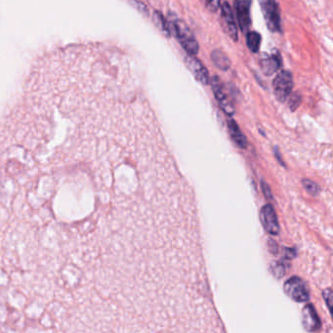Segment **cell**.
<instances>
[{
  "mask_svg": "<svg viewBox=\"0 0 333 333\" xmlns=\"http://www.w3.org/2000/svg\"><path fill=\"white\" fill-rule=\"evenodd\" d=\"M274 93L280 103L286 101L293 88V76L288 71H282L276 76L273 82Z\"/></svg>",
  "mask_w": 333,
  "mask_h": 333,
  "instance_id": "cell-3",
  "label": "cell"
},
{
  "mask_svg": "<svg viewBox=\"0 0 333 333\" xmlns=\"http://www.w3.org/2000/svg\"><path fill=\"white\" fill-rule=\"evenodd\" d=\"M260 67L266 75H272L278 72L280 67V57L279 55H274L263 59L260 62Z\"/></svg>",
  "mask_w": 333,
  "mask_h": 333,
  "instance_id": "cell-11",
  "label": "cell"
},
{
  "mask_svg": "<svg viewBox=\"0 0 333 333\" xmlns=\"http://www.w3.org/2000/svg\"><path fill=\"white\" fill-rule=\"evenodd\" d=\"M283 289L287 296L298 303L307 302L310 298V292L306 283L297 277L289 278L284 283Z\"/></svg>",
  "mask_w": 333,
  "mask_h": 333,
  "instance_id": "cell-4",
  "label": "cell"
},
{
  "mask_svg": "<svg viewBox=\"0 0 333 333\" xmlns=\"http://www.w3.org/2000/svg\"><path fill=\"white\" fill-rule=\"evenodd\" d=\"M173 29L186 52L189 55H197L199 52V43L185 22L182 20H175L173 23Z\"/></svg>",
  "mask_w": 333,
  "mask_h": 333,
  "instance_id": "cell-1",
  "label": "cell"
},
{
  "mask_svg": "<svg viewBox=\"0 0 333 333\" xmlns=\"http://www.w3.org/2000/svg\"><path fill=\"white\" fill-rule=\"evenodd\" d=\"M222 12H221V25H222L224 32L232 38L235 42L239 39L238 28L234 19V15L231 9V6L228 2H224L222 5Z\"/></svg>",
  "mask_w": 333,
  "mask_h": 333,
  "instance_id": "cell-5",
  "label": "cell"
},
{
  "mask_svg": "<svg viewBox=\"0 0 333 333\" xmlns=\"http://www.w3.org/2000/svg\"><path fill=\"white\" fill-rule=\"evenodd\" d=\"M228 128H229V132H230V135H231L233 141L237 144V146L240 148H245L247 145V141H246L244 135L242 134V132L239 128L237 122L233 119H229Z\"/></svg>",
  "mask_w": 333,
  "mask_h": 333,
  "instance_id": "cell-12",
  "label": "cell"
},
{
  "mask_svg": "<svg viewBox=\"0 0 333 333\" xmlns=\"http://www.w3.org/2000/svg\"><path fill=\"white\" fill-rule=\"evenodd\" d=\"M211 86H212V90H213L214 95H215V98L217 99V101H218L220 107L222 108L223 111H225V113H227L228 115H233L235 113L234 106L230 102V100L228 99L226 93L224 92L222 83H221L218 76H213L212 77Z\"/></svg>",
  "mask_w": 333,
  "mask_h": 333,
  "instance_id": "cell-8",
  "label": "cell"
},
{
  "mask_svg": "<svg viewBox=\"0 0 333 333\" xmlns=\"http://www.w3.org/2000/svg\"><path fill=\"white\" fill-rule=\"evenodd\" d=\"M252 0H236L237 17L240 24V28L243 33H246L251 25L250 8Z\"/></svg>",
  "mask_w": 333,
  "mask_h": 333,
  "instance_id": "cell-9",
  "label": "cell"
},
{
  "mask_svg": "<svg viewBox=\"0 0 333 333\" xmlns=\"http://www.w3.org/2000/svg\"><path fill=\"white\" fill-rule=\"evenodd\" d=\"M186 67L189 69V71L194 74L196 79L203 83L204 85H207L209 83V76L206 68L204 67V64L194 55L185 56L184 58Z\"/></svg>",
  "mask_w": 333,
  "mask_h": 333,
  "instance_id": "cell-7",
  "label": "cell"
},
{
  "mask_svg": "<svg viewBox=\"0 0 333 333\" xmlns=\"http://www.w3.org/2000/svg\"><path fill=\"white\" fill-rule=\"evenodd\" d=\"M246 45L253 53L259 51L261 45V36L257 32H249L246 35Z\"/></svg>",
  "mask_w": 333,
  "mask_h": 333,
  "instance_id": "cell-14",
  "label": "cell"
},
{
  "mask_svg": "<svg viewBox=\"0 0 333 333\" xmlns=\"http://www.w3.org/2000/svg\"><path fill=\"white\" fill-rule=\"evenodd\" d=\"M206 9H208L210 12H217V10L220 7V0H202Z\"/></svg>",
  "mask_w": 333,
  "mask_h": 333,
  "instance_id": "cell-16",
  "label": "cell"
},
{
  "mask_svg": "<svg viewBox=\"0 0 333 333\" xmlns=\"http://www.w3.org/2000/svg\"><path fill=\"white\" fill-rule=\"evenodd\" d=\"M301 101H302V98H301V96L299 95V93H294V94L291 96V98H290V100H289V107H290L291 111H294L296 110L297 108L299 107Z\"/></svg>",
  "mask_w": 333,
  "mask_h": 333,
  "instance_id": "cell-17",
  "label": "cell"
},
{
  "mask_svg": "<svg viewBox=\"0 0 333 333\" xmlns=\"http://www.w3.org/2000/svg\"><path fill=\"white\" fill-rule=\"evenodd\" d=\"M152 21L154 22L155 26L159 29V31L164 34L166 37H170V29L168 28V25L166 24L165 19L163 18L162 14L158 11H154L153 13V18Z\"/></svg>",
  "mask_w": 333,
  "mask_h": 333,
  "instance_id": "cell-15",
  "label": "cell"
},
{
  "mask_svg": "<svg viewBox=\"0 0 333 333\" xmlns=\"http://www.w3.org/2000/svg\"><path fill=\"white\" fill-rule=\"evenodd\" d=\"M260 219L267 233H269L272 236L278 235V232H279L278 217H277V214H276L274 208L270 204L265 205L261 209Z\"/></svg>",
  "mask_w": 333,
  "mask_h": 333,
  "instance_id": "cell-6",
  "label": "cell"
},
{
  "mask_svg": "<svg viewBox=\"0 0 333 333\" xmlns=\"http://www.w3.org/2000/svg\"><path fill=\"white\" fill-rule=\"evenodd\" d=\"M211 59L214 66L223 72L228 71L231 68V61L229 57L220 49H216L211 53Z\"/></svg>",
  "mask_w": 333,
  "mask_h": 333,
  "instance_id": "cell-13",
  "label": "cell"
},
{
  "mask_svg": "<svg viewBox=\"0 0 333 333\" xmlns=\"http://www.w3.org/2000/svg\"><path fill=\"white\" fill-rule=\"evenodd\" d=\"M261 10L268 29L273 33H279L280 29V15L278 5L276 0H258Z\"/></svg>",
  "mask_w": 333,
  "mask_h": 333,
  "instance_id": "cell-2",
  "label": "cell"
},
{
  "mask_svg": "<svg viewBox=\"0 0 333 333\" xmlns=\"http://www.w3.org/2000/svg\"><path fill=\"white\" fill-rule=\"evenodd\" d=\"M324 298H327L326 301H327V305L329 307V309L331 308V302H332V293H331V290L330 289H327L325 292H324Z\"/></svg>",
  "mask_w": 333,
  "mask_h": 333,
  "instance_id": "cell-18",
  "label": "cell"
},
{
  "mask_svg": "<svg viewBox=\"0 0 333 333\" xmlns=\"http://www.w3.org/2000/svg\"><path fill=\"white\" fill-rule=\"evenodd\" d=\"M303 324L308 331H315L319 327L318 316L312 305H307L303 310Z\"/></svg>",
  "mask_w": 333,
  "mask_h": 333,
  "instance_id": "cell-10",
  "label": "cell"
}]
</instances>
